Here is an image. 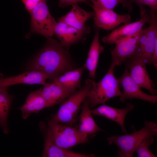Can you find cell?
<instances>
[{"instance_id":"14","label":"cell","mask_w":157,"mask_h":157,"mask_svg":"<svg viewBox=\"0 0 157 157\" xmlns=\"http://www.w3.org/2000/svg\"><path fill=\"white\" fill-rule=\"evenodd\" d=\"M54 34L61 44L67 49L78 42L84 41L87 34L60 21H58L55 26Z\"/></svg>"},{"instance_id":"27","label":"cell","mask_w":157,"mask_h":157,"mask_svg":"<svg viewBox=\"0 0 157 157\" xmlns=\"http://www.w3.org/2000/svg\"><path fill=\"white\" fill-rule=\"evenodd\" d=\"M27 11L30 13L41 0H21Z\"/></svg>"},{"instance_id":"8","label":"cell","mask_w":157,"mask_h":157,"mask_svg":"<svg viewBox=\"0 0 157 157\" xmlns=\"http://www.w3.org/2000/svg\"><path fill=\"white\" fill-rule=\"evenodd\" d=\"M157 17L154 18L146 28L142 30L138 49L130 59L144 61L151 64L155 49L157 47Z\"/></svg>"},{"instance_id":"12","label":"cell","mask_w":157,"mask_h":157,"mask_svg":"<svg viewBox=\"0 0 157 157\" xmlns=\"http://www.w3.org/2000/svg\"><path fill=\"white\" fill-rule=\"evenodd\" d=\"M126 62V66L129 70L130 75L134 81L140 88L147 90L152 95H156L157 90L147 71L146 63L138 59H129Z\"/></svg>"},{"instance_id":"10","label":"cell","mask_w":157,"mask_h":157,"mask_svg":"<svg viewBox=\"0 0 157 157\" xmlns=\"http://www.w3.org/2000/svg\"><path fill=\"white\" fill-rule=\"evenodd\" d=\"M142 30L137 33L115 44V47L110 51L111 64L115 67L119 66L135 54L138 48Z\"/></svg>"},{"instance_id":"5","label":"cell","mask_w":157,"mask_h":157,"mask_svg":"<svg viewBox=\"0 0 157 157\" xmlns=\"http://www.w3.org/2000/svg\"><path fill=\"white\" fill-rule=\"evenodd\" d=\"M47 130L54 143L62 148L68 149L76 145L88 142V135L78 128L54 122L51 120Z\"/></svg>"},{"instance_id":"20","label":"cell","mask_w":157,"mask_h":157,"mask_svg":"<svg viewBox=\"0 0 157 157\" xmlns=\"http://www.w3.org/2000/svg\"><path fill=\"white\" fill-rule=\"evenodd\" d=\"M93 154H85L75 152L57 146L54 142L50 133L47 131L42 155L44 157H92Z\"/></svg>"},{"instance_id":"16","label":"cell","mask_w":157,"mask_h":157,"mask_svg":"<svg viewBox=\"0 0 157 157\" xmlns=\"http://www.w3.org/2000/svg\"><path fill=\"white\" fill-rule=\"evenodd\" d=\"M47 79V77L43 73L37 71L31 70L17 76L0 77V87L8 88L19 84H43Z\"/></svg>"},{"instance_id":"9","label":"cell","mask_w":157,"mask_h":157,"mask_svg":"<svg viewBox=\"0 0 157 157\" xmlns=\"http://www.w3.org/2000/svg\"><path fill=\"white\" fill-rule=\"evenodd\" d=\"M118 80L123 92L120 97L121 102L136 98L155 104L157 101L156 95H149L143 92L140 88L132 79L129 70L126 66L124 72Z\"/></svg>"},{"instance_id":"13","label":"cell","mask_w":157,"mask_h":157,"mask_svg":"<svg viewBox=\"0 0 157 157\" xmlns=\"http://www.w3.org/2000/svg\"><path fill=\"white\" fill-rule=\"evenodd\" d=\"M72 8L66 14L58 19V21L65 23L86 34L90 32V28L86 26V22L93 16L94 12L87 11L77 4L71 5Z\"/></svg>"},{"instance_id":"23","label":"cell","mask_w":157,"mask_h":157,"mask_svg":"<svg viewBox=\"0 0 157 157\" xmlns=\"http://www.w3.org/2000/svg\"><path fill=\"white\" fill-rule=\"evenodd\" d=\"M7 88L0 87V125L6 134L9 131L7 125V118L12 100Z\"/></svg>"},{"instance_id":"24","label":"cell","mask_w":157,"mask_h":157,"mask_svg":"<svg viewBox=\"0 0 157 157\" xmlns=\"http://www.w3.org/2000/svg\"><path fill=\"white\" fill-rule=\"evenodd\" d=\"M93 9H108L114 10L118 5L121 4L126 8L129 12L133 9V3L134 0H90Z\"/></svg>"},{"instance_id":"6","label":"cell","mask_w":157,"mask_h":157,"mask_svg":"<svg viewBox=\"0 0 157 157\" xmlns=\"http://www.w3.org/2000/svg\"><path fill=\"white\" fill-rule=\"evenodd\" d=\"M30 13L31 19L29 35L37 33L47 38H52L57 22L50 13L46 0H41Z\"/></svg>"},{"instance_id":"4","label":"cell","mask_w":157,"mask_h":157,"mask_svg":"<svg viewBox=\"0 0 157 157\" xmlns=\"http://www.w3.org/2000/svg\"><path fill=\"white\" fill-rule=\"evenodd\" d=\"M92 81L91 79H87L83 86L63 102L58 111L51 120L64 124L72 125L74 123L76 120L81 106L87 97L91 87Z\"/></svg>"},{"instance_id":"7","label":"cell","mask_w":157,"mask_h":157,"mask_svg":"<svg viewBox=\"0 0 157 157\" xmlns=\"http://www.w3.org/2000/svg\"><path fill=\"white\" fill-rule=\"evenodd\" d=\"M140 18L138 21L131 22L117 27L108 34L102 38V41L106 44H115L140 32L146 23L149 24L153 16L150 10L144 7L140 8Z\"/></svg>"},{"instance_id":"2","label":"cell","mask_w":157,"mask_h":157,"mask_svg":"<svg viewBox=\"0 0 157 157\" xmlns=\"http://www.w3.org/2000/svg\"><path fill=\"white\" fill-rule=\"evenodd\" d=\"M144 126L141 129L131 133L119 136H112L107 140L108 144H114L118 147V154L119 157H132L142 141L150 136L157 134V125L152 122L146 120Z\"/></svg>"},{"instance_id":"3","label":"cell","mask_w":157,"mask_h":157,"mask_svg":"<svg viewBox=\"0 0 157 157\" xmlns=\"http://www.w3.org/2000/svg\"><path fill=\"white\" fill-rule=\"evenodd\" d=\"M115 67L111 64L108 70L103 78L98 83L93 80L91 87L87 95L90 108L100 104H105L109 99L120 97L122 92L118 78L114 74Z\"/></svg>"},{"instance_id":"25","label":"cell","mask_w":157,"mask_h":157,"mask_svg":"<svg viewBox=\"0 0 157 157\" xmlns=\"http://www.w3.org/2000/svg\"><path fill=\"white\" fill-rule=\"evenodd\" d=\"M153 136L147 137L139 144L135 151L139 157H156L157 156L149 150V147L154 141Z\"/></svg>"},{"instance_id":"19","label":"cell","mask_w":157,"mask_h":157,"mask_svg":"<svg viewBox=\"0 0 157 157\" xmlns=\"http://www.w3.org/2000/svg\"><path fill=\"white\" fill-rule=\"evenodd\" d=\"M79 119L78 128L82 133L88 136L102 131L96 124L92 117L89 100L87 97L82 104L81 112L79 116Z\"/></svg>"},{"instance_id":"17","label":"cell","mask_w":157,"mask_h":157,"mask_svg":"<svg viewBox=\"0 0 157 157\" xmlns=\"http://www.w3.org/2000/svg\"><path fill=\"white\" fill-rule=\"evenodd\" d=\"M41 90L47 108L62 102L72 95L67 90L56 82L46 83Z\"/></svg>"},{"instance_id":"1","label":"cell","mask_w":157,"mask_h":157,"mask_svg":"<svg viewBox=\"0 0 157 157\" xmlns=\"http://www.w3.org/2000/svg\"><path fill=\"white\" fill-rule=\"evenodd\" d=\"M77 68L67 49L51 38H47L43 47L30 64L28 69L40 72L52 81L65 72Z\"/></svg>"},{"instance_id":"26","label":"cell","mask_w":157,"mask_h":157,"mask_svg":"<svg viewBox=\"0 0 157 157\" xmlns=\"http://www.w3.org/2000/svg\"><path fill=\"white\" fill-rule=\"evenodd\" d=\"M138 6L147 5L150 8V12L152 14L156 15L157 12V0H134Z\"/></svg>"},{"instance_id":"28","label":"cell","mask_w":157,"mask_h":157,"mask_svg":"<svg viewBox=\"0 0 157 157\" xmlns=\"http://www.w3.org/2000/svg\"><path fill=\"white\" fill-rule=\"evenodd\" d=\"M90 0H59V6L64 8L69 6L77 4L81 2H85Z\"/></svg>"},{"instance_id":"15","label":"cell","mask_w":157,"mask_h":157,"mask_svg":"<svg viewBox=\"0 0 157 157\" xmlns=\"http://www.w3.org/2000/svg\"><path fill=\"white\" fill-rule=\"evenodd\" d=\"M134 108V106L129 103H127L123 109L114 108L105 104L91 111L92 114L101 116L115 122L120 126L122 132L126 133L124 124L125 118L127 113Z\"/></svg>"},{"instance_id":"11","label":"cell","mask_w":157,"mask_h":157,"mask_svg":"<svg viewBox=\"0 0 157 157\" xmlns=\"http://www.w3.org/2000/svg\"><path fill=\"white\" fill-rule=\"evenodd\" d=\"M94 24L97 29L110 30L120 24L131 22V17L129 14H119L114 10L94 9Z\"/></svg>"},{"instance_id":"21","label":"cell","mask_w":157,"mask_h":157,"mask_svg":"<svg viewBox=\"0 0 157 157\" xmlns=\"http://www.w3.org/2000/svg\"><path fill=\"white\" fill-rule=\"evenodd\" d=\"M47 108V103L43 97L41 88L33 92L28 96L25 104L19 109L24 119H26L33 113H38Z\"/></svg>"},{"instance_id":"22","label":"cell","mask_w":157,"mask_h":157,"mask_svg":"<svg viewBox=\"0 0 157 157\" xmlns=\"http://www.w3.org/2000/svg\"><path fill=\"white\" fill-rule=\"evenodd\" d=\"M104 50V47L100 42L99 30L97 29L95 32L85 64L86 69L89 71L90 78H95L99 56Z\"/></svg>"},{"instance_id":"18","label":"cell","mask_w":157,"mask_h":157,"mask_svg":"<svg viewBox=\"0 0 157 157\" xmlns=\"http://www.w3.org/2000/svg\"><path fill=\"white\" fill-rule=\"evenodd\" d=\"M86 69L84 64L81 67L67 71L55 78L52 82H58L73 94L81 88L82 74Z\"/></svg>"}]
</instances>
